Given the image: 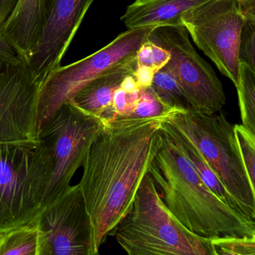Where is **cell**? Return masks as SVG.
<instances>
[{"instance_id": "1", "label": "cell", "mask_w": 255, "mask_h": 255, "mask_svg": "<svg viewBox=\"0 0 255 255\" xmlns=\"http://www.w3.org/2000/svg\"><path fill=\"white\" fill-rule=\"evenodd\" d=\"M164 116L106 121L85 159L79 182L91 224V255L127 216L163 142Z\"/></svg>"}, {"instance_id": "2", "label": "cell", "mask_w": 255, "mask_h": 255, "mask_svg": "<svg viewBox=\"0 0 255 255\" xmlns=\"http://www.w3.org/2000/svg\"><path fill=\"white\" fill-rule=\"evenodd\" d=\"M148 174L169 211L193 233L210 239L255 235V220L217 197L163 130Z\"/></svg>"}, {"instance_id": "3", "label": "cell", "mask_w": 255, "mask_h": 255, "mask_svg": "<svg viewBox=\"0 0 255 255\" xmlns=\"http://www.w3.org/2000/svg\"><path fill=\"white\" fill-rule=\"evenodd\" d=\"M112 235L129 255H216L212 239L193 233L169 211L149 174Z\"/></svg>"}, {"instance_id": "4", "label": "cell", "mask_w": 255, "mask_h": 255, "mask_svg": "<svg viewBox=\"0 0 255 255\" xmlns=\"http://www.w3.org/2000/svg\"><path fill=\"white\" fill-rule=\"evenodd\" d=\"M163 121L188 138L244 214L253 219L255 202L238 146L235 125L223 113L172 109Z\"/></svg>"}, {"instance_id": "5", "label": "cell", "mask_w": 255, "mask_h": 255, "mask_svg": "<svg viewBox=\"0 0 255 255\" xmlns=\"http://www.w3.org/2000/svg\"><path fill=\"white\" fill-rule=\"evenodd\" d=\"M50 178L39 141L0 142V233L36 221L44 207Z\"/></svg>"}, {"instance_id": "6", "label": "cell", "mask_w": 255, "mask_h": 255, "mask_svg": "<svg viewBox=\"0 0 255 255\" xmlns=\"http://www.w3.org/2000/svg\"><path fill=\"white\" fill-rule=\"evenodd\" d=\"M106 123V120L70 101L39 133L38 141L44 148L51 175L43 209L71 186L75 174L83 166L91 145Z\"/></svg>"}, {"instance_id": "7", "label": "cell", "mask_w": 255, "mask_h": 255, "mask_svg": "<svg viewBox=\"0 0 255 255\" xmlns=\"http://www.w3.org/2000/svg\"><path fill=\"white\" fill-rule=\"evenodd\" d=\"M155 27L128 29L97 52L51 71L40 84L39 90L38 135L55 112L85 85L112 66L136 55L139 46Z\"/></svg>"}, {"instance_id": "8", "label": "cell", "mask_w": 255, "mask_h": 255, "mask_svg": "<svg viewBox=\"0 0 255 255\" xmlns=\"http://www.w3.org/2000/svg\"><path fill=\"white\" fill-rule=\"evenodd\" d=\"M245 16L238 0H209L183 13L181 23L195 44L235 86L239 80L240 45Z\"/></svg>"}, {"instance_id": "9", "label": "cell", "mask_w": 255, "mask_h": 255, "mask_svg": "<svg viewBox=\"0 0 255 255\" xmlns=\"http://www.w3.org/2000/svg\"><path fill=\"white\" fill-rule=\"evenodd\" d=\"M148 39L170 52L165 67L181 85L190 109L205 115L221 112L226 103L223 84L211 64L198 53L182 24L155 27Z\"/></svg>"}, {"instance_id": "10", "label": "cell", "mask_w": 255, "mask_h": 255, "mask_svg": "<svg viewBox=\"0 0 255 255\" xmlns=\"http://www.w3.org/2000/svg\"><path fill=\"white\" fill-rule=\"evenodd\" d=\"M38 255H91V224L79 184L71 185L35 221Z\"/></svg>"}, {"instance_id": "11", "label": "cell", "mask_w": 255, "mask_h": 255, "mask_svg": "<svg viewBox=\"0 0 255 255\" xmlns=\"http://www.w3.org/2000/svg\"><path fill=\"white\" fill-rule=\"evenodd\" d=\"M40 84L25 60L0 57V142H38Z\"/></svg>"}, {"instance_id": "12", "label": "cell", "mask_w": 255, "mask_h": 255, "mask_svg": "<svg viewBox=\"0 0 255 255\" xmlns=\"http://www.w3.org/2000/svg\"><path fill=\"white\" fill-rule=\"evenodd\" d=\"M94 1L52 0L37 46L25 60L39 82L61 66L64 54Z\"/></svg>"}, {"instance_id": "13", "label": "cell", "mask_w": 255, "mask_h": 255, "mask_svg": "<svg viewBox=\"0 0 255 255\" xmlns=\"http://www.w3.org/2000/svg\"><path fill=\"white\" fill-rule=\"evenodd\" d=\"M52 0H19L0 31L21 58L26 60L40 38Z\"/></svg>"}, {"instance_id": "14", "label": "cell", "mask_w": 255, "mask_h": 255, "mask_svg": "<svg viewBox=\"0 0 255 255\" xmlns=\"http://www.w3.org/2000/svg\"><path fill=\"white\" fill-rule=\"evenodd\" d=\"M136 67V55L108 69L82 88L70 101L93 115L106 121L116 116L114 110V94L128 75ZM70 102V101H69Z\"/></svg>"}, {"instance_id": "15", "label": "cell", "mask_w": 255, "mask_h": 255, "mask_svg": "<svg viewBox=\"0 0 255 255\" xmlns=\"http://www.w3.org/2000/svg\"><path fill=\"white\" fill-rule=\"evenodd\" d=\"M209 0H135L121 16L128 29L181 23L187 10Z\"/></svg>"}, {"instance_id": "16", "label": "cell", "mask_w": 255, "mask_h": 255, "mask_svg": "<svg viewBox=\"0 0 255 255\" xmlns=\"http://www.w3.org/2000/svg\"><path fill=\"white\" fill-rule=\"evenodd\" d=\"M162 127L163 131L167 133L181 148L184 155L187 157V160L196 169V172L199 174V177L208 186V188L231 208L241 210L235 199L226 190L223 183L219 179L215 172L213 171L196 146L192 143L191 141L177 131L173 127L166 124L164 121L162 122Z\"/></svg>"}, {"instance_id": "17", "label": "cell", "mask_w": 255, "mask_h": 255, "mask_svg": "<svg viewBox=\"0 0 255 255\" xmlns=\"http://www.w3.org/2000/svg\"><path fill=\"white\" fill-rule=\"evenodd\" d=\"M39 232L35 222L0 233V255H38Z\"/></svg>"}, {"instance_id": "18", "label": "cell", "mask_w": 255, "mask_h": 255, "mask_svg": "<svg viewBox=\"0 0 255 255\" xmlns=\"http://www.w3.org/2000/svg\"><path fill=\"white\" fill-rule=\"evenodd\" d=\"M236 88L242 125L255 136V73L243 63Z\"/></svg>"}, {"instance_id": "19", "label": "cell", "mask_w": 255, "mask_h": 255, "mask_svg": "<svg viewBox=\"0 0 255 255\" xmlns=\"http://www.w3.org/2000/svg\"><path fill=\"white\" fill-rule=\"evenodd\" d=\"M151 88L162 104L169 110L190 109L181 85L166 67L156 73Z\"/></svg>"}, {"instance_id": "20", "label": "cell", "mask_w": 255, "mask_h": 255, "mask_svg": "<svg viewBox=\"0 0 255 255\" xmlns=\"http://www.w3.org/2000/svg\"><path fill=\"white\" fill-rule=\"evenodd\" d=\"M235 130L246 173L254 199L255 214L253 220H255V136L242 124L235 125Z\"/></svg>"}, {"instance_id": "21", "label": "cell", "mask_w": 255, "mask_h": 255, "mask_svg": "<svg viewBox=\"0 0 255 255\" xmlns=\"http://www.w3.org/2000/svg\"><path fill=\"white\" fill-rule=\"evenodd\" d=\"M170 58L171 54L167 49L148 38L136 52V63L151 67L156 73L168 64Z\"/></svg>"}, {"instance_id": "22", "label": "cell", "mask_w": 255, "mask_h": 255, "mask_svg": "<svg viewBox=\"0 0 255 255\" xmlns=\"http://www.w3.org/2000/svg\"><path fill=\"white\" fill-rule=\"evenodd\" d=\"M216 255H255V235L245 238L212 239Z\"/></svg>"}, {"instance_id": "23", "label": "cell", "mask_w": 255, "mask_h": 255, "mask_svg": "<svg viewBox=\"0 0 255 255\" xmlns=\"http://www.w3.org/2000/svg\"><path fill=\"white\" fill-rule=\"evenodd\" d=\"M245 22L240 45V62L248 66L255 73V16L245 13Z\"/></svg>"}, {"instance_id": "24", "label": "cell", "mask_w": 255, "mask_h": 255, "mask_svg": "<svg viewBox=\"0 0 255 255\" xmlns=\"http://www.w3.org/2000/svg\"><path fill=\"white\" fill-rule=\"evenodd\" d=\"M169 111L171 110L162 104L150 87L139 91L136 109L130 116L139 118L165 116Z\"/></svg>"}, {"instance_id": "25", "label": "cell", "mask_w": 255, "mask_h": 255, "mask_svg": "<svg viewBox=\"0 0 255 255\" xmlns=\"http://www.w3.org/2000/svg\"><path fill=\"white\" fill-rule=\"evenodd\" d=\"M139 91L128 93L121 87L115 91L113 97V106L116 116H130L133 115L139 96Z\"/></svg>"}, {"instance_id": "26", "label": "cell", "mask_w": 255, "mask_h": 255, "mask_svg": "<svg viewBox=\"0 0 255 255\" xmlns=\"http://www.w3.org/2000/svg\"><path fill=\"white\" fill-rule=\"evenodd\" d=\"M155 74V72L151 67L136 63V68L132 73V76L136 80L139 88L145 89L151 86Z\"/></svg>"}, {"instance_id": "27", "label": "cell", "mask_w": 255, "mask_h": 255, "mask_svg": "<svg viewBox=\"0 0 255 255\" xmlns=\"http://www.w3.org/2000/svg\"><path fill=\"white\" fill-rule=\"evenodd\" d=\"M0 57L4 59L11 61H18L23 60L20 58L14 48L10 42L3 35L0 31Z\"/></svg>"}, {"instance_id": "28", "label": "cell", "mask_w": 255, "mask_h": 255, "mask_svg": "<svg viewBox=\"0 0 255 255\" xmlns=\"http://www.w3.org/2000/svg\"><path fill=\"white\" fill-rule=\"evenodd\" d=\"M19 0H0V28L10 17Z\"/></svg>"}, {"instance_id": "29", "label": "cell", "mask_w": 255, "mask_h": 255, "mask_svg": "<svg viewBox=\"0 0 255 255\" xmlns=\"http://www.w3.org/2000/svg\"><path fill=\"white\" fill-rule=\"evenodd\" d=\"M120 87H121L124 91L128 93L135 92V91L140 90V88L138 86L137 83H136V80H135L132 74L128 75V76H126L124 80L121 82Z\"/></svg>"}, {"instance_id": "30", "label": "cell", "mask_w": 255, "mask_h": 255, "mask_svg": "<svg viewBox=\"0 0 255 255\" xmlns=\"http://www.w3.org/2000/svg\"><path fill=\"white\" fill-rule=\"evenodd\" d=\"M238 1L244 14L250 13L255 16V0H238Z\"/></svg>"}]
</instances>
